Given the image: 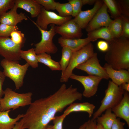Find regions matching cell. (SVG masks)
Returning a JSON list of instances; mask_svg holds the SVG:
<instances>
[{
  "mask_svg": "<svg viewBox=\"0 0 129 129\" xmlns=\"http://www.w3.org/2000/svg\"><path fill=\"white\" fill-rule=\"evenodd\" d=\"M103 3V1L97 0L92 8L81 11L73 19V20L81 28H85Z\"/></svg>",
  "mask_w": 129,
  "mask_h": 129,
  "instance_id": "5bb4252c",
  "label": "cell"
},
{
  "mask_svg": "<svg viewBox=\"0 0 129 129\" xmlns=\"http://www.w3.org/2000/svg\"><path fill=\"white\" fill-rule=\"evenodd\" d=\"M96 119L92 118L86 122L85 129H95L97 123Z\"/></svg>",
  "mask_w": 129,
  "mask_h": 129,
  "instance_id": "ab89813d",
  "label": "cell"
},
{
  "mask_svg": "<svg viewBox=\"0 0 129 129\" xmlns=\"http://www.w3.org/2000/svg\"><path fill=\"white\" fill-rule=\"evenodd\" d=\"M119 86L124 91L129 92V83H122Z\"/></svg>",
  "mask_w": 129,
  "mask_h": 129,
  "instance_id": "b9f144b4",
  "label": "cell"
},
{
  "mask_svg": "<svg viewBox=\"0 0 129 129\" xmlns=\"http://www.w3.org/2000/svg\"><path fill=\"white\" fill-rule=\"evenodd\" d=\"M124 91L112 81L109 82L107 88L105 91V96L101 101L98 109L93 114V118L96 119L102 113L109 108L112 109L120 102L123 97Z\"/></svg>",
  "mask_w": 129,
  "mask_h": 129,
  "instance_id": "277c9868",
  "label": "cell"
},
{
  "mask_svg": "<svg viewBox=\"0 0 129 129\" xmlns=\"http://www.w3.org/2000/svg\"><path fill=\"white\" fill-rule=\"evenodd\" d=\"M58 43L62 48L66 47L73 52L76 51L83 48L90 43L96 40L87 37L84 38L66 39L60 37L58 39Z\"/></svg>",
  "mask_w": 129,
  "mask_h": 129,
  "instance_id": "ac0fdd59",
  "label": "cell"
},
{
  "mask_svg": "<svg viewBox=\"0 0 129 129\" xmlns=\"http://www.w3.org/2000/svg\"><path fill=\"white\" fill-rule=\"evenodd\" d=\"M55 30L56 34L67 39L80 38L83 35L82 29L73 19L60 25L55 26Z\"/></svg>",
  "mask_w": 129,
  "mask_h": 129,
  "instance_id": "4fadbf2b",
  "label": "cell"
},
{
  "mask_svg": "<svg viewBox=\"0 0 129 129\" xmlns=\"http://www.w3.org/2000/svg\"><path fill=\"white\" fill-rule=\"evenodd\" d=\"M11 39L16 44L23 47L25 40L24 34L19 30H14L11 33Z\"/></svg>",
  "mask_w": 129,
  "mask_h": 129,
  "instance_id": "f546056e",
  "label": "cell"
},
{
  "mask_svg": "<svg viewBox=\"0 0 129 129\" xmlns=\"http://www.w3.org/2000/svg\"><path fill=\"white\" fill-rule=\"evenodd\" d=\"M82 93L71 85L63 84L54 93L32 102L21 119L22 129H45L56 114L82 98Z\"/></svg>",
  "mask_w": 129,
  "mask_h": 129,
  "instance_id": "6da1fadb",
  "label": "cell"
},
{
  "mask_svg": "<svg viewBox=\"0 0 129 129\" xmlns=\"http://www.w3.org/2000/svg\"><path fill=\"white\" fill-rule=\"evenodd\" d=\"M45 129H54L53 125L48 124Z\"/></svg>",
  "mask_w": 129,
  "mask_h": 129,
  "instance_id": "7dc6e473",
  "label": "cell"
},
{
  "mask_svg": "<svg viewBox=\"0 0 129 129\" xmlns=\"http://www.w3.org/2000/svg\"><path fill=\"white\" fill-rule=\"evenodd\" d=\"M17 8L15 4L13 7L8 12L2 14L0 17V23L11 26H16L23 20L28 19L27 16L22 12L18 13Z\"/></svg>",
  "mask_w": 129,
  "mask_h": 129,
  "instance_id": "9a60e30c",
  "label": "cell"
},
{
  "mask_svg": "<svg viewBox=\"0 0 129 129\" xmlns=\"http://www.w3.org/2000/svg\"><path fill=\"white\" fill-rule=\"evenodd\" d=\"M129 0H120L118 1L121 15L129 18Z\"/></svg>",
  "mask_w": 129,
  "mask_h": 129,
  "instance_id": "d590c367",
  "label": "cell"
},
{
  "mask_svg": "<svg viewBox=\"0 0 129 129\" xmlns=\"http://www.w3.org/2000/svg\"><path fill=\"white\" fill-rule=\"evenodd\" d=\"M94 46L91 42L80 49L73 52L70 63L64 73L61 76V82H67L74 70L91 57L94 53Z\"/></svg>",
  "mask_w": 129,
  "mask_h": 129,
  "instance_id": "8992f818",
  "label": "cell"
},
{
  "mask_svg": "<svg viewBox=\"0 0 129 129\" xmlns=\"http://www.w3.org/2000/svg\"><path fill=\"white\" fill-rule=\"evenodd\" d=\"M97 46L100 50L103 52H106L108 49L109 45L106 41L100 40L97 42Z\"/></svg>",
  "mask_w": 129,
  "mask_h": 129,
  "instance_id": "74e56055",
  "label": "cell"
},
{
  "mask_svg": "<svg viewBox=\"0 0 129 129\" xmlns=\"http://www.w3.org/2000/svg\"><path fill=\"white\" fill-rule=\"evenodd\" d=\"M1 112V108H0V113Z\"/></svg>",
  "mask_w": 129,
  "mask_h": 129,
  "instance_id": "c3c4849f",
  "label": "cell"
},
{
  "mask_svg": "<svg viewBox=\"0 0 129 129\" xmlns=\"http://www.w3.org/2000/svg\"><path fill=\"white\" fill-rule=\"evenodd\" d=\"M22 123L21 119L17 122L14 127L12 129H22Z\"/></svg>",
  "mask_w": 129,
  "mask_h": 129,
  "instance_id": "ee69618b",
  "label": "cell"
},
{
  "mask_svg": "<svg viewBox=\"0 0 129 129\" xmlns=\"http://www.w3.org/2000/svg\"><path fill=\"white\" fill-rule=\"evenodd\" d=\"M76 68L85 71L88 75L95 76L107 80L109 78L104 69L100 64L97 53L95 52L91 57Z\"/></svg>",
  "mask_w": 129,
  "mask_h": 129,
  "instance_id": "8fae6325",
  "label": "cell"
},
{
  "mask_svg": "<svg viewBox=\"0 0 129 129\" xmlns=\"http://www.w3.org/2000/svg\"><path fill=\"white\" fill-rule=\"evenodd\" d=\"M15 0H0V17L14 6Z\"/></svg>",
  "mask_w": 129,
  "mask_h": 129,
  "instance_id": "d6a6232c",
  "label": "cell"
},
{
  "mask_svg": "<svg viewBox=\"0 0 129 129\" xmlns=\"http://www.w3.org/2000/svg\"><path fill=\"white\" fill-rule=\"evenodd\" d=\"M87 37L96 41L98 38L105 39L107 42L113 38L107 27H104L88 32Z\"/></svg>",
  "mask_w": 129,
  "mask_h": 129,
  "instance_id": "484cf974",
  "label": "cell"
},
{
  "mask_svg": "<svg viewBox=\"0 0 129 129\" xmlns=\"http://www.w3.org/2000/svg\"><path fill=\"white\" fill-rule=\"evenodd\" d=\"M117 117L124 120L129 126V94L124 91L123 98L119 103L112 108Z\"/></svg>",
  "mask_w": 129,
  "mask_h": 129,
  "instance_id": "e0dca14e",
  "label": "cell"
},
{
  "mask_svg": "<svg viewBox=\"0 0 129 129\" xmlns=\"http://www.w3.org/2000/svg\"><path fill=\"white\" fill-rule=\"evenodd\" d=\"M17 26H11L4 24H0V37H9L13 31L19 30Z\"/></svg>",
  "mask_w": 129,
  "mask_h": 129,
  "instance_id": "4dcf8cb0",
  "label": "cell"
},
{
  "mask_svg": "<svg viewBox=\"0 0 129 129\" xmlns=\"http://www.w3.org/2000/svg\"><path fill=\"white\" fill-rule=\"evenodd\" d=\"M0 64L4 69L3 72L5 76L13 81L16 89H19L23 85L24 76L29 65L27 63L21 65L18 61L5 59L1 61Z\"/></svg>",
  "mask_w": 129,
  "mask_h": 129,
  "instance_id": "5b68a950",
  "label": "cell"
},
{
  "mask_svg": "<svg viewBox=\"0 0 129 129\" xmlns=\"http://www.w3.org/2000/svg\"><path fill=\"white\" fill-rule=\"evenodd\" d=\"M103 1L109 9L112 17L115 19L121 15V13L117 1L114 0H104Z\"/></svg>",
  "mask_w": 129,
  "mask_h": 129,
  "instance_id": "f1b7e54d",
  "label": "cell"
},
{
  "mask_svg": "<svg viewBox=\"0 0 129 129\" xmlns=\"http://www.w3.org/2000/svg\"></svg>",
  "mask_w": 129,
  "mask_h": 129,
  "instance_id": "681fc988",
  "label": "cell"
},
{
  "mask_svg": "<svg viewBox=\"0 0 129 129\" xmlns=\"http://www.w3.org/2000/svg\"><path fill=\"white\" fill-rule=\"evenodd\" d=\"M39 62L43 63L48 67L52 71H61L59 62L53 59L51 55L44 53L37 54Z\"/></svg>",
  "mask_w": 129,
  "mask_h": 129,
  "instance_id": "cb8c5ba5",
  "label": "cell"
},
{
  "mask_svg": "<svg viewBox=\"0 0 129 129\" xmlns=\"http://www.w3.org/2000/svg\"><path fill=\"white\" fill-rule=\"evenodd\" d=\"M123 24L122 30L121 37L129 38V18L121 15Z\"/></svg>",
  "mask_w": 129,
  "mask_h": 129,
  "instance_id": "836d02e7",
  "label": "cell"
},
{
  "mask_svg": "<svg viewBox=\"0 0 129 129\" xmlns=\"http://www.w3.org/2000/svg\"><path fill=\"white\" fill-rule=\"evenodd\" d=\"M125 123L121 121L120 118H116L114 122L111 129H125Z\"/></svg>",
  "mask_w": 129,
  "mask_h": 129,
  "instance_id": "f35d334b",
  "label": "cell"
},
{
  "mask_svg": "<svg viewBox=\"0 0 129 129\" xmlns=\"http://www.w3.org/2000/svg\"><path fill=\"white\" fill-rule=\"evenodd\" d=\"M46 10H54L55 1L54 0H35Z\"/></svg>",
  "mask_w": 129,
  "mask_h": 129,
  "instance_id": "e575fe53",
  "label": "cell"
},
{
  "mask_svg": "<svg viewBox=\"0 0 129 129\" xmlns=\"http://www.w3.org/2000/svg\"><path fill=\"white\" fill-rule=\"evenodd\" d=\"M109 47L104 56L106 63L116 70H129V40L122 37L108 42Z\"/></svg>",
  "mask_w": 129,
  "mask_h": 129,
  "instance_id": "7a4b0ae2",
  "label": "cell"
},
{
  "mask_svg": "<svg viewBox=\"0 0 129 129\" xmlns=\"http://www.w3.org/2000/svg\"><path fill=\"white\" fill-rule=\"evenodd\" d=\"M68 2L71 5L72 10V17H75L82 10L83 5L82 0H69Z\"/></svg>",
  "mask_w": 129,
  "mask_h": 129,
  "instance_id": "1f68e13d",
  "label": "cell"
},
{
  "mask_svg": "<svg viewBox=\"0 0 129 129\" xmlns=\"http://www.w3.org/2000/svg\"><path fill=\"white\" fill-rule=\"evenodd\" d=\"M95 107L94 104L88 102L81 103L73 102L69 106L63 113L67 116L73 112H85L88 113L89 117L90 118L93 115Z\"/></svg>",
  "mask_w": 129,
  "mask_h": 129,
  "instance_id": "ffe728a7",
  "label": "cell"
},
{
  "mask_svg": "<svg viewBox=\"0 0 129 129\" xmlns=\"http://www.w3.org/2000/svg\"><path fill=\"white\" fill-rule=\"evenodd\" d=\"M103 67L112 81L115 84L119 86L123 83H129V70H115L106 63Z\"/></svg>",
  "mask_w": 129,
  "mask_h": 129,
  "instance_id": "2e32d148",
  "label": "cell"
},
{
  "mask_svg": "<svg viewBox=\"0 0 129 129\" xmlns=\"http://www.w3.org/2000/svg\"><path fill=\"white\" fill-rule=\"evenodd\" d=\"M37 17L36 22L30 19L34 25H37L42 29L47 30L48 25H60L71 19L72 16L62 17L54 12L46 10L42 7Z\"/></svg>",
  "mask_w": 129,
  "mask_h": 129,
  "instance_id": "ba28073f",
  "label": "cell"
},
{
  "mask_svg": "<svg viewBox=\"0 0 129 129\" xmlns=\"http://www.w3.org/2000/svg\"><path fill=\"white\" fill-rule=\"evenodd\" d=\"M108 8L103 3L85 28L88 32L100 28L107 27L112 20L107 12Z\"/></svg>",
  "mask_w": 129,
  "mask_h": 129,
  "instance_id": "7c38bea8",
  "label": "cell"
},
{
  "mask_svg": "<svg viewBox=\"0 0 129 129\" xmlns=\"http://www.w3.org/2000/svg\"><path fill=\"white\" fill-rule=\"evenodd\" d=\"M55 9L59 13V15L62 17L71 16L72 13L71 5L68 2L61 3L55 2Z\"/></svg>",
  "mask_w": 129,
  "mask_h": 129,
  "instance_id": "83f0119b",
  "label": "cell"
},
{
  "mask_svg": "<svg viewBox=\"0 0 129 129\" xmlns=\"http://www.w3.org/2000/svg\"><path fill=\"white\" fill-rule=\"evenodd\" d=\"M20 56L21 59H24L32 68H36L38 67L39 62L34 48L25 51L21 50Z\"/></svg>",
  "mask_w": 129,
  "mask_h": 129,
  "instance_id": "603a6c76",
  "label": "cell"
},
{
  "mask_svg": "<svg viewBox=\"0 0 129 129\" xmlns=\"http://www.w3.org/2000/svg\"><path fill=\"white\" fill-rule=\"evenodd\" d=\"M117 118L112 112V109L105 110V113L96 119L97 122L101 124L105 129H111L112 125Z\"/></svg>",
  "mask_w": 129,
  "mask_h": 129,
  "instance_id": "7402d4cb",
  "label": "cell"
},
{
  "mask_svg": "<svg viewBox=\"0 0 129 129\" xmlns=\"http://www.w3.org/2000/svg\"><path fill=\"white\" fill-rule=\"evenodd\" d=\"M66 116L64 113L60 116H55L52 120L54 129H63V122Z\"/></svg>",
  "mask_w": 129,
  "mask_h": 129,
  "instance_id": "8d00e7d4",
  "label": "cell"
},
{
  "mask_svg": "<svg viewBox=\"0 0 129 129\" xmlns=\"http://www.w3.org/2000/svg\"><path fill=\"white\" fill-rule=\"evenodd\" d=\"M123 22L121 16L112 20L107 27L113 38L121 37L122 30Z\"/></svg>",
  "mask_w": 129,
  "mask_h": 129,
  "instance_id": "d4e9b609",
  "label": "cell"
},
{
  "mask_svg": "<svg viewBox=\"0 0 129 129\" xmlns=\"http://www.w3.org/2000/svg\"><path fill=\"white\" fill-rule=\"evenodd\" d=\"M41 34V41L34 45L35 51L37 54L45 53L48 54H54L58 50L57 47L54 43L53 39L56 34L55 30V25H50L49 30L42 29L36 25Z\"/></svg>",
  "mask_w": 129,
  "mask_h": 129,
  "instance_id": "52a82bcc",
  "label": "cell"
},
{
  "mask_svg": "<svg viewBox=\"0 0 129 129\" xmlns=\"http://www.w3.org/2000/svg\"><path fill=\"white\" fill-rule=\"evenodd\" d=\"M15 4L17 8L23 9L30 13L33 18L37 17L43 7L35 0H15Z\"/></svg>",
  "mask_w": 129,
  "mask_h": 129,
  "instance_id": "d6986e66",
  "label": "cell"
},
{
  "mask_svg": "<svg viewBox=\"0 0 129 129\" xmlns=\"http://www.w3.org/2000/svg\"><path fill=\"white\" fill-rule=\"evenodd\" d=\"M4 95L3 97L0 98L1 112L14 110L20 107L29 105L32 102L31 92L18 93L7 88L4 91Z\"/></svg>",
  "mask_w": 129,
  "mask_h": 129,
  "instance_id": "3957f363",
  "label": "cell"
},
{
  "mask_svg": "<svg viewBox=\"0 0 129 129\" xmlns=\"http://www.w3.org/2000/svg\"><path fill=\"white\" fill-rule=\"evenodd\" d=\"M23 47L15 43L9 37H0V55L6 59L18 61Z\"/></svg>",
  "mask_w": 129,
  "mask_h": 129,
  "instance_id": "30bf717a",
  "label": "cell"
},
{
  "mask_svg": "<svg viewBox=\"0 0 129 129\" xmlns=\"http://www.w3.org/2000/svg\"><path fill=\"white\" fill-rule=\"evenodd\" d=\"M70 78L81 83L84 89L82 94V96L87 98L91 97L96 94L99 85L102 79L101 78L95 76L80 75L73 73L71 75Z\"/></svg>",
  "mask_w": 129,
  "mask_h": 129,
  "instance_id": "9c48e42d",
  "label": "cell"
},
{
  "mask_svg": "<svg viewBox=\"0 0 129 129\" xmlns=\"http://www.w3.org/2000/svg\"><path fill=\"white\" fill-rule=\"evenodd\" d=\"M95 129H105L101 124H97Z\"/></svg>",
  "mask_w": 129,
  "mask_h": 129,
  "instance_id": "f6af8a7d",
  "label": "cell"
},
{
  "mask_svg": "<svg viewBox=\"0 0 129 129\" xmlns=\"http://www.w3.org/2000/svg\"><path fill=\"white\" fill-rule=\"evenodd\" d=\"M86 122L81 125L78 129H85Z\"/></svg>",
  "mask_w": 129,
  "mask_h": 129,
  "instance_id": "bcb514c9",
  "label": "cell"
},
{
  "mask_svg": "<svg viewBox=\"0 0 129 129\" xmlns=\"http://www.w3.org/2000/svg\"><path fill=\"white\" fill-rule=\"evenodd\" d=\"M11 110L0 113V129H12L18 121L23 117L24 114H20L15 118L9 115Z\"/></svg>",
  "mask_w": 129,
  "mask_h": 129,
  "instance_id": "44dd1931",
  "label": "cell"
},
{
  "mask_svg": "<svg viewBox=\"0 0 129 129\" xmlns=\"http://www.w3.org/2000/svg\"><path fill=\"white\" fill-rule=\"evenodd\" d=\"M73 52L71 50L67 47L62 48L61 57L59 62L61 69V76L63 74L68 66Z\"/></svg>",
  "mask_w": 129,
  "mask_h": 129,
  "instance_id": "4316f807",
  "label": "cell"
},
{
  "mask_svg": "<svg viewBox=\"0 0 129 129\" xmlns=\"http://www.w3.org/2000/svg\"><path fill=\"white\" fill-rule=\"evenodd\" d=\"M83 5L86 4L91 5L95 3L97 0H82Z\"/></svg>",
  "mask_w": 129,
  "mask_h": 129,
  "instance_id": "7bdbcfd3",
  "label": "cell"
},
{
  "mask_svg": "<svg viewBox=\"0 0 129 129\" xmlns=\"http://www.w3.org/2000/svg\"><path fill=\"white\" fill-rule=\"evenodd\" d=\"M5 77L3 72L0 70V98H2L4 95V91L2 89V86Z\"/></svg>",
  "mask_w": 129,
  "mask_h": 129,
  "instance_id": "60d3db41",
  "label": "cell"
}]
</instances>
